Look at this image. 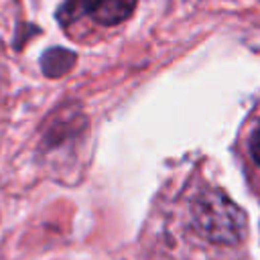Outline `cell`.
Masks as SVG:
<instances>
[{
  "label": "cell",
  "mask_w": 260,
  "mask_h": 260,
  "mask_svg": "<svg viewBox=\"0 0 260 260\" xmlns=\"http://www.w3.org/2000/svg\"><path fill=\"white\" fill-rule=\"evenodd\" d=\"M195 230L215 244H238L246 230L244 211L217 189H203L191 203Z\"/></svg>",
  "instance_id": "cell-1"
},
{
  "label": "cell",
  "mask_w": 260,
  "mask_h": 260,
  "mask_svg": "<svg viewBox=\"0 0 260 260\" xmlns=\"http://www.w3.org/2000/svg\"><path fill=\"white\" fill-rule=\"evenodd\" d=\"M136 0H67L59 10L61 22H71L87 16L95 24L116 26L130 18Z\"/></svg>",
  "instance_id": "cell-2"
},
{
  "label": "cell",
  "mask_w": 260,
  "mask_h": 260,
  "mask_svg": "<svg viewBox=\"0 0 260 260\" xmlns=\"http://www.w3.org/2000/svg\"><path fill=\"white\" fill-rule=\"evenodd\" d=\"M73 61H75L73 53L63 51V49H51L43 57V71L49 77H57V75H63L73 65Z\"/></svg>",
  "instance_id": "cell-3"
},
{
  "label": "cell",
  "mask_w": 260,
  "mask_h": 260,
  "mask_svg": "<svg viewBox=\"0 0 260 260\" xmlns=\"http://www.w3.org/2000/svg\"><path fill=\"white\" fill-rule=\"evenodd\" d=\"M248 146H250V154H252L254 162L260 167V122L252 130V136H250V144Z\"/></svg>",
  "instance_id": "cell-4"
}]
</instances>
